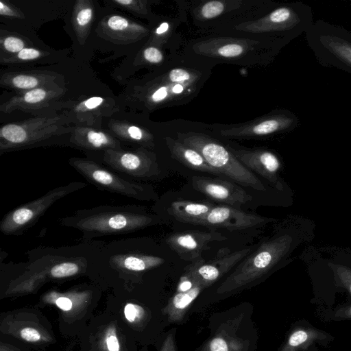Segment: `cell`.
I'll list each match as a JSON object with an SVG mask.
<instances>
[{
  "label": "cell",
  "instance_id": "6da1fadb",
  "mask_svg": "<svg viewBox=\"0 0 351 351\" xmlns=\"http://www.w3.org/2000/svg\"><path fill=\"white\" fill-rule=\"evenodd\" d=\"M106 241H83L60 247L41 246L27 251L22 262L23 280L34 282L45 278L62 279L93 274L94 266Z\"/></svg>",
  "mask_w": 351,
  "mask_h": 351
},
{
  "label": "cell",
  "instance_id": "7a4b0ae2",
  "mask_svg": "<svg viewBox=\"0 0 351 351\" xmlns=\"http://www.w3.org/2000/svg\"><path fill=\"white\" fill-rule=\"evenodd\" d=\"M58 221L62 226L80 231L83 241H91L105 236L132 233L158 224L162 219L142 206L126 204L79 209Z\"/></svg>",
  "mask_w": 351,
  "mask_h": 351
},
{
  "label": "cell",
  "instance_id": "3957f363",
  "mask_svg": "<svg viewBox=\"0 0 351 351\" xmlns=\"http://www.w3.org/2000/svg\"><path fill=\"white\" fill-rule=\"evenodd\" d=\"M306 40L322 65L351 73V32L319 20L306 32Z\"/></svg>",
  "mask_w": 351,
  "mask_h": 351
},
{
  "label": "cell",
  "instance_id": "277c9868",
  "mask_svg": "<svg viewBox=\"0 0 351 351\" xmlns=\"http://www.w3.org/2000/svg\"><path fill=\"white\" fill-rule=\"evenodd\" d=\"M178 139L198 151L213 167L238 184L257 191H265L262 182L217 141L197 132L178 133Z\"/></svg>",
  "mask_w": 351,
  "mask_h": 351
},
{
  "label": "cell",
  "instance_id": "5b68a950",
  "mask_svg": "<svg viewBox=\"0 0 351 351\" xmlns=\"http://www.w3.org/2000/svg\"><path fill=\"white\" fill-rule=\"evenodd\" d=\"M69 164L97 189L139 201L158 200L151 184L130 180L97 161L72 157Z\"/></svg>",
  "mask_w": 351,
  "mask_h": 351
},
{
  "label": "cell",
  "instance_id": "8992f818",
  "mask_svg": "<svg viewBox=\"0 0 351 351\" xmlns=\"http://www.w3.org/2000/svg\"><path fill=\"white\" fill-rule=\"evenodd\" d=\"M83 182H71L59 186L7 213L0 221L4 235H21L32 228L47 210L60 199L86 186Z\"/></svg>",
  "mask_w": 351,
  "mask_h": 351
},
{
  "label": "cell",
  "instance_id": "52a82bcc",
  "mask_svg": "<svg viewBox=\"0 0 351 351\" xmlns=\"http://www.w3.org/2000/svg\"><path fill=\"white\" fill-rule=\"evenodd\" d=\"M88 158L137 182L156 180L162 175L156 155L144 147L135 150L108 149Z\"/></svg>",
  "mask_w": 351,
  "mask_h": 351
},
{
  "label": "cell",
  "instance_id": "ba28073f",
  "mask_svg": "<svg viewBox=\"0 0 351 351\" xmlns=\"http://www.w3.org/2000/svg\"><path fill=\"white\" fill-rule=\"evenodd\" d=\"M58 117H37L3 125L0 129L1 154L38 144L69 132Z\"/></svg>",
  "mask_w": 351,
  "mask_h": 351
},
{
  "label": "cell",
  "instance_id": "9c48e42d",
  "mask_svg": "<svg viewBox=\"0 0 351 351\" xmlns=\"http://www.w3.org/2000/svg\"><path fill=\"white\" fill-rule=\"evenodd\" d=\"M311 8L297 3L280 6L263 17L237 25L239 31L250 33L278 32L295 37L306 33L313 24Z\"/></svg>",
  "mask_w": 351,
  "mask_h": 351
},
{
  "label": "cell",
  "instance_id": "30bf717a",
  "mask_svg": "<svg viewBox=\"0 0 351 351\" xmlns=\"http://www.w3.org/2000/svg\"><path fill=\"white\" fill-rule=\"evenodd\" d=\"M292 244V238L286 234L264 241L252 254L244 258L232 274L235 280H247L261 276L287 255Z\"/></svg>",
  "mask_w": 351,
  "mask_h": 351
},
{
  "label": "cell",
  "instance_id": "8fae6325",
  "mask_svg": "<svg viewBox=\"0 0 351 351\" xmlns=\"http://www.w3.org/2000/svg\"><path fill=\"white\" fill-rule=\"evenodd\" d=\"M199 74L184 68H174L152 84L145 95V104L156 107L183 99L195 90Z\"/></svg>",
  "mask_w": 351,
  "mask_h": 351
},
{
  "label": "cell",
  "instance_id": "7c38bea8",
  "mask_svg": "<svg viewBox=\"0 0 351 351\" xmlns=\"http://www.w3.org/2000/svg\"><path fill=\"white\" fill-rule=\"evenodd\" d=\"M296 117L279 113L260 117L238 126L223 129L221 134L228 138L260 137L282 132L296 125Z\"/></svg>",
  "mask_w": 351,
  "mask_h": 351
},
{
  "label": "cell",
  "instance_id": "4fadbf2b",
  "mask_svg": "<svg viewBox=\"0 0 351 351\" xmlns=\"http://www.w3.org/2000/svg\"><path fill=\"white\" fill-rule=\"evenodd\" d=\"M226 239V237L215 231L187 230L169 235L166 243L181 259L193 263L201 258L202 252L210 243Z\"/></svg>",
  "mask_w": 351,
  "mask_h": 351
},
{
  "label": "cell",
  "instance_id": "5bb4252c",
  "mask_svg": "<svg viewBox=\"0 0 351 351\" xmlns=\"http://www.w3.org/2000/svg\"><path fill=\"white\" fill-rule=\"evenodd\" d=\"M227 148L249 170L255 171L278 189H282L278 174L280 162L272 152L264 149H235L231 146Z\"/></svg>",
  "mask_w": 351,
  "mask_h": 351
},
{
  "label": "cell",
  "instance_id": "9a60e30c",
  "mask_svg": "<svg viewBox=\"0 0 351 351\" xmlns=\"http://www.w3.org/2000/svg\"><path fill=\"white\" fill-rule=\"evenodd\" d=\"M271 218L247 213L230 206H214L206 216L195 225L241 230L273 221Z\"/></svg>",
  "mask_w": 351,
  "mask_h": 351
},
{
  "label": "cell",
  "instance_id": "2e32d148",
  "mask_svg": "<svg viewBox=\"0 0 351 351\" xmlns=\"http://www.w3.org/2000/svg\"><path fill=\"white\" fill-rule=\"evenodd\" d=\"M252 247L243 248L230 252L228 248L221 249L216 257L210 261H205L202 258L191 263L189 271L198 280L213 282L224 272L228 271L237 263L252 252Z\"/></svg>",
  "mask_w": 351,
  "mask_h": 351
},
{
  "label": "cell",
  "instance_id": "e0dca14e",
  "mask_svg": "<svg viewBox=\"0 0 351 351\" xmlns=\"http://www.w3.org/2000/svg\"><path fill=\"white\" fill-rule=\"evenodd\" d=\"M192 186L196 191L210 199L239 206L252 200V197L239 185L231 182L205 176H193Z\"/></svg>",
  "mask_w": 351,
  "mask_h": 351
},
{
  "label": "cell",
  "instance_id": "ac0fdd59",
  "mask_svg": "<svg viewBox=\"0 0 351 351\" xmlns=\"http://www.w3.org/2000/svg\"><path fill=\"white\" fill-rule=\"evenodd\" d=\"M64 90L56 84L34 88L11 97L0 106L1 112L8 114L14 110L40 109L49 105Z\"/></svg>",
  "mask_w": 351,
  "mask_h": 351
},
{
  "label": "cell",
  "instance_id": "d6986e66",
  "mask_svg": "<svg viewBox=\"0 0 351 351\" xmlns=\"http://www.w3.org/2000/svg\"><path fill=\"white\" fill-rule=\"evenodd\" d=\"M100 27L106 38L121 43L136 42L149 33L145 27L120 15L106 16L101 21Z\"/></svg>",
  "mask_w": 351,
  "mask_h": 351
},
{
  "label": "cell",
  "instance_id": "ffe728a7",
  "mask_svg": "<svg viewBox=\"0 0 351 351\" xmlns=\"http://www.w3.org/2000/svg\"><path fill=\"white\" fill-rule=\"evenodd\" d=\"M71 132L69 143L82 149L98 153L108 149H123L118 138L99 130L78 126Z\"/></svg>",
  "mask_w": 351,
  "mask_h": 351
},
{
  "label": "cell",
  "instance_id": "44dd1931",
  "mask_svg": "<svg viewBox=\"0 0 351 351\" xmlns=\"http://www.w3.org/2000/svg\"><path fill=\"white\" fill-rule=\"evenodd\" d=\"M250 40L231 38H217L203 40L193 46L195 52L197 54L223 58H235L245 54L252 44Z\"/></svg>",
  "mask_w": 351,
  "mask_h": 351
},
{
  "label": "cell",
  "instance_id": "7402d4cb",
  "mask_svg": "<svg viewBox=\"0 0 351 351\" xmlns=\"http://www.w3.org/2000/svg\"><path fill=\"white\" fill-rule=\"evenodd\" d=\"M56 75L49 72L15 71L3 73L0 80L2 86L24 92L55 84Z\"/></svg>",
  "mask_w": 351,
  "mask_h": 351
},
{
  "label": "cell",
  "instance_id": "603a6c76",
  "mask_svg": "<svg viewBox=\"0 0 351 351\" xmlns=\"http://www.w3.org/2000/svg\"><path fill=\"white\" fill-rule=\"evenodd\" d=\"M165 141L171 157L187 167L213 175L221 174L219 171L211 167L204 156L193 147L171 137H166Z\"/></svg>",
  "mask_w": 351,
  "mask_h": 351
},
{
  "label": "cell",
  "instance_id": "cb8c5ba5",
  "mask_svg": "<svg viewBox=\"0 0 351 351\" xmlns=\"http://www.w3.org/2000/svg\"><path fill=\"white\" fill-rule=\"evenodd\" d=\"M214 206L209 202L177 200L171 204L168 213L179 221L195 225L206 216Z\"/></svg>",
  "mask_w": 351,
  "mask_h": 351
},
{
  "label": "cell",
  "instance_id": "d4e9b609",
  "mask_svg": "<svg viewBox=\"0 0 351 351\" xmlns=\"http://www.w3.org/2000/svg\"><path fill=\"white\" fill-rule=\"evenodd\" d=\"M94 19V7L90 1L78 0L75 2L73 14L72 25L80 43L86 41Z\"/></svg>",
  "mask_w": 351,
  "mask_h": 351
},
{
  "label": "cell",
  "instance_id": "484cf974",
  "mask_svg": "<svg viewBox=\"0 0 351 351\" xmlns=\"http://www.w3.org/2000/svg\"><path fill=\"white\" fill-rule=\"evenodd\" d=\"M110 128L122 140L138 144L141 147L149 149L154 147L153 135L143 128L125 122L115 121L110 124Z\"/></svg>",
  "mask_w": 351,
  "mask_h": 351
},
{
  "label": "cell",
  "instance_id": "4316f807",
  "mask_svg": "<svg viewBox=\"0 0 351 351\" xmlns=\"http://www.w3.org/2000/svg\"><path fill=\"white\" fill-rule=\"evenodd\" d=\"M226 3V1L218 0L205 2L197 8V14L203 19H214L224 12Z\"/></svg>",
  "mask_w": 351,
  "mask_h": 351
},
{
  "label": "cell",
  "instance_id": "83f0119b",
  "mask_svg": "<svg viewBox=\"0 0 351 351\" xmlns=\"http://www.w3.org/2000/svg\"><path fill=\"white\" fill-rule=\"evenodd\" d=\"M106 105V101L101 97H92L79 103L75 108L74 111L78 114L86 115L88 113L94 114L102 110Z\"/></svg>",
  "mask_w": 351,
  "mask_h": 351
},
{
  "label": "cell",
  "instance_id": "f1b7e54d",
  "mask_svg": "<svg viewBox=\"0 0 351 351\" xmlns=\"http://www.w3.org/2000/svg\"><path fill=\"white\" fill-rule=\"evenodd\" d=\"M43 56V53L40 51L34 48L27 47L14 54L11 57L1 58V62L5 63H13L31 61L36 60Z\"/></svg>",
  "mask_w": 351,
  "mask_h": 351
},
{
  "label": "cell",
  "instance_id": "f546056e",
  "mask_svg": "<svg viewBox=\"0 0 351 351\" xmlns=\"http://www.w3.org/2000/svg\"><path fill=\"white\" fill-rule=\"evenodd\" d=\"M112 2L130 12L141 15H145L148 12L147 1L144 0H113Z\"/></svg>",
  "mask_w": 351,
  "mask_h": 351
},
{
  "label": "cell",
  "instance_id": "4dcf8cb0",
  "mask_svg": "<svg viewBox=\"0 0 351 351\" xmlns=\"http://www.w3.org/2000/svg\"><path fill=\"white\" fill-rule=\"evenodd\" d=\"M200 288V285L197 284L187 291L177 293L173 300L174 306L180 309L185 308L197 296Z\"/></svg>",
  "mask_w": 351,
  "mask_h": 351
},
{
  "label": "cell",
  "instance_id": "1f68e13d",
  "mask_svg": "<svg viewBox=\"0 0 351 351\" xmlns=\"http://www.w3.org/2000/svg\"><path fill=\"white\" fill-rule=\"evenodd\" d=\"M1 46L5 51L14 54L25 48L23 40L14 36L1 38Z\"/></svg>",
  "mask_w": 351,
  "mask_h": 351
},
{
  "label": "cell",
  "instance_id": "d6a6232c",
  "mask_svg": "<svg viewBox=\"0 0 351 351\" xmlns=\"http://www.w3.org/2000/svg\"><path fill=\"white\" fill-rule=\"evenodd\" d=\"M171 30L170 24L168 22L160 23L154 31L149 43L153 45H161L165 43Z\"/></svg>",
  "mask_w": 351,
  "mask_h": 351
},
{
  "label": "cell",
  "instance_id": "836d02e7",
  "mask_svg": "<svg viewBox=\"0 0 351 351\" xmlns=\"http://www.w3.org/2000/svg\"><path fill=\"white\" fill-rule=\"evenodd\" d=\"M143 59L152 64L162 62L164 56L161 50L156 46L150 45L144 49L142 53Z\"/></svg>",
  "mask_w": 351,
  "mask_h": 351
},
{
  "label": "cell",
  "instance_id": "e575fe53",
  "mask_svg": "<svg viewBox=\"0 0 351 351\" xmlns=\"http://www.w3.org/2000/svg\"><path fill=\"white\" fill-rule=\"evenodd\" d=\"M0 14L1 16L9 17L21 18V13L18 11L14 7L8 4L3 1L0 2Z\"/></svg>",
  "mask_w": 351,
  "mask_h": 351
},
{
  "label": "cell",
  "instance_id": "d590c367",
  "mask_svg": "<svg viewBox=\"0 0 351 351\" xmlns=\"http://www.w3.org/2000/svg\"><path fill=\"white\" fill-rule=\"evenodd\" d=\"M308 339V334L304 330H298L291 335L289 343L291 346H298L306 341Z\"/></svg>",
  "mask_w": 351,
  "mask_h": 351
},
{
  "label": "cell",
  "instance_id": "8d00e7d4",
  "mask_svg": "<svg viewBox=\"0 0 351 351\" xmlns=\"http://www.w3.org/2000/svg\"><path fill=\"white\" fill-rule=\"evenodd\" d=\"M21 337L27 341H37L40 339V333L34 328H25L21 331Z\"/></svg>",
  "mask_w": 351,
  "mask_h": 351
},
{
  "label": "cell",
  "instance_id": "74e56055",
  "mask_svg": "<svg viewBox=\"0 0 351 351\" xmlns=\"http://www.w3.org/2000/svg\"><path fill=\"white\" fill-rule=\"evenodd\" d=\"M189 276L182 278L178 289L180 292H185L193 288V280L195 278L189 271Z\"/></svg>",
  "mask_w": 351,
  "mask_h": 351
},
{
  "label": "cell",
  "instance_id": "f35d334b",
  "mask_svg": "<svg viewBox=\"0 0 351 351\" xmlns=\"http://www.w3.org/2000/svg\"><path fill=\"white\" fill-rule=\"evenodd\" d=\"M211 351H228L226 342L221 338H216L211 341Z\"/></svg>",
  "mask_w": 351,
  "mask_h": 351
},
{
  "label": "cell",
  "instance_id": "ab89813d",
  "mask_svg": "<svg viewBox=\"0 0 351 351\" xmlns=\"http://www.w3.org/2000/svg\"><path fill=\"white\" fill-rule=\"evenodd\" d=\"M56 303L57 306L63 311H69L72 308V302L66 297L58 298Z\"/></svg>",
  "mask_w": 351,
  "mask_h": 351
},
{
  "label": "cell",
  "instance_id": "60d3db41",
  "mask_svg": "<svg viewBox=\"0 0 351 351\" xmlns=\"http://www.w3.org/2000/svg\"><path fill=\"white\" fill-rule=\"evenodd\" d=\"M125 316L126 319L132 322L135 319L136 316V309L132 304H128L124 309Z\"/></svg>",
  "mask_w": 351,
  "mask_h": 351
},
{
  "label": "cell",
  "instance_id": "b9f144b4",
  "mask_svg": "<svg viewBox=\"0 0 351 351\" xmlns=\"http://www.w3.org/2000/svg\"><path fill=\"white\" fill-rule=\"evenodd\" d=\"M107 347L110 351H119V344L115 336H110L106 340Z\"/></svg>",
  "mask_w": 351,
  "mask_h": 351
},
{
  "label": "cell",
  "instance_id": "7bdbcfd3",
  "mask_svg": "<svg viewBox=\"0 0 351 351\" xmlns=\"http://www.w3.org/2000/svg\"><path fill=\"white\" fill-rule=\"evenodd\" d=\"M350 293H351V284L350 285Z\"/></svg>",
  "mask_w": 351,
  "mask_h": 351
}]
</instances>
